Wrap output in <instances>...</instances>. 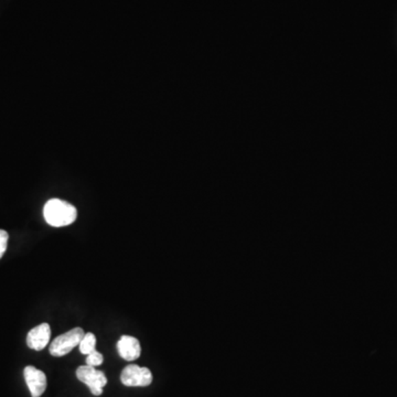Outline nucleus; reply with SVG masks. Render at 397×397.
I'll use <instances>...</instances> for the list:
<instances>
[{
  "mask_svg": "<svg viewBox=\"0 0 397 397\" xmlns=\"http://www.w3.org/2000/svg\"><path fill=\"white\" fill-rule=\"evenodd\" d=\"M43 217L49 226L62 228V226H68L74 223L77 217V211H76L75 206L70 203L60 200V199H51L45 203Z\"/></svg>",
  "mask_w": 397,
  "mask_h": 397,
  "instance_id": "1",
  "label": "nucleus"
},
{
  "mask_svg": "<svg viewBox=\"0 0 397 397\" xmlns=\"http://www.w3.org/2000/svg\"><path fill=\"white\" fill-rule=\"evenodd\" d=\"M51 338V328L48 324H41L29 331L27 344L34 351H41L48 346Z\"/></svg>",
  "mask_w": 397,
  "mask_h": 397,
  "instance_id": "6",
  "label": "nucleus"
},
{
  "mask_svg": "<svg viewBox=\"0 0 397 397\" xmlns=\"http://www.w3.org/2000/svg\"><path fill=\"white\" fill-rule=\"evenodd\" d=\"M80 351L82 354L88 355L95 351L96 338L92 333H85L79 344Z\"/></svg>",
  "mask_w": 397,
  "mask_h": 397,
  "instance_id": "8",
  "label": "nucleus"
},
{
  "mask_svg": "<svg viewBox=\"0 0 397 397\" xmlns=\"http://www.w3.org/2000/svg\"><path fill=\"white\" fill-rule=\"evenodd\" d=\"M117 351L124 360H137L141 354V342L130 335H121L117 342Z\"/></svg>",
  "mask_w": 397,
  "mask_h": 397,
  "instance_id": "7",
  "label": "nucleus"
},
{
  "mask_svg": "<svg viewBox=\"0 0 397 397\" xmlns=\"http://www.w3.org/2000/svg\"><path fill=\"white\" fill-rule=\"evenodd\" d=\"M76 378H79L85 385H88L91 393L95 396L101 395L103 389L108 384V378L104 373L96 370V368L86 365V364L80 366L79 369L76 370Z\"/></svg>",
  "mask_w": 397,
  "mask_h": 397,
  "instance_id": "3",
  "label": "nucleus"
},
{
  "mask_svg": "<svg viewBox=\"0 0 397 397\" xmlns=\"http://www.w3.org/2000/svg\"><path fill=\"white\" fill-rule=\"evenodd\" d=\"M25 383L28 385L29 391L32 397H40L47 389V376L43 371H40L34 366H25Z\"/></svg>",
  "mask_w": 397,
  "mask_h": 397,
  "instance_id": "5",
  "label": "nucleus"
},
{
  "mask_svg": "<svg viewBox=\"0 0 397 397\" xmlns=\"http://www.w3.org/2000/svg\"><path fill=\"white\" fill-rule=\"evenodd\" d=\"M84 335L82 328H74L68 333L59 335L50 344L51 355L63 357L68 354L74 348L79 346Z\"/></svg>",
  "mask_w": 397,
  "mask_h": 397,
  "instance_id": "2",
  "label": "nucleus"
},
{
  "mask_svg": "<svg viewBox=\"0 0 397 397\" xmlns=\"http://www.w3.org/2000/svg\"><path fill=\"white\" fill-rule=\"evenodd\" d=\"M121 383L130 387H145L152 382V371L136 364L127 365L121 374Z\"/></svg>",
  "mask_w": 397,
  "mask_h": 397,
  "instance_id": "4",
  "label": "nucleus"
},
{
  "mask_svg": "<svg viewBox=\"0 0 397 397\" xmlns=\"http://www.w3.org/2000/svg\"><path fill=\"white\" fill-rule=\"evenodd\" d=\"M104 361L103 355L99 353V351H93V352L90 353V354L86 355V365L93 366V368H97V366L101 365Z\"/></svg>",
  "mask_w": 397,
  "mask_h": 397,
  "instance_id": "9",
  "label": "nucleus"
},
{
  "mask_svg": "<svg viewBox=\"0 0 397 397\" xmlns=\"http://www.w3.org/2000/svg\"><path fill=\"white\" fill-rule=\"evenodd\" d=\"M8 239V233L3 230H0V259L3 256V254L6 253Z\"/></svg>",
  "mask_w": 397,
  "mask_h": 397,
  "instance_id": "10",
  "label": "nucleus"
}]
</instances>
